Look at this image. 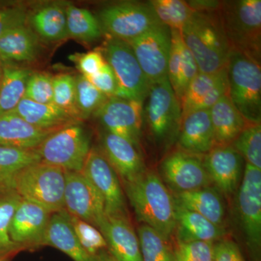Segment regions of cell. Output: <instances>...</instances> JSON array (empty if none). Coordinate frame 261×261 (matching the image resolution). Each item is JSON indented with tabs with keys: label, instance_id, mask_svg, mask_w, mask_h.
<instances>
[{
	"label": "cell",
	"instance_id": "d4e9b609",
	"mask_svg": "<svg viewBox=\"0 0 261 261\" xmlns=\"http://www.w3.org/2000/svg\"><path fill=\"white\" fill-rule=\"evenodd\" d=\"M39 53V37L27 25L13 29L0 37L2 63H31Z\"/></svg>",
	"mask_w": 261,
	"mask_h": 261
},
{
	"label": "cell",
	"instance_id": "bcb514c9",
	"mask_svg": "<svg viewBox=\"0 0 261 261\" xmlns=\"http://www.w3.org/2000/svg\"><path fill=\"white\" fill-rule=\"evenodd\" d=\"M214 261H245L240 247L231 240H219L214 244Z\"/></svg>",
	"mask_w": 261,
	"mask_h": 261
},
{
	"label": "cell",
	"instance_id": "2e32d148",
	"mask_svg": "<svg viewBox=\"0 0 261 261\" xmlns=\"http://www.w3.org/2000/svg\"><path fill=\"white\" fill-rule=\"evenodd\" d=\"M44 207L21 199L10 226V237L19 248L42 246L51 216Z\"/></svg>",
	"mask_w": 261,
	"mask_h": 261
},
{
	"label": "cell",
	"instance_id": "7402d4cb",
	"mask_svg": "<svg viewBox=\"0 0 261 261\" xmlns=\"http://www.w3.org/2000/svg\"><path fill=\"white\" fill-rule=\"evenodd\" d=\"M42 245L55 247L74 261H98L97 256L89 255L81 245L65 209L51 214Z\"/></svg>",
	"mask_w": 261,
	"mask_h": 261
},
{
	"label": "cell",
	"instance_id": "30bf717a",
	"mask_svg": "<svg viewBox=\"0 0 261 261\" xmlns=\"http://www.w3.org/2000/svg\"><path fill=\"white\" fill-rule=\"evenodd\" d=\"M238 211L247 247L257 258L261 247V170L249 164L238 188Z\"/></svg>",
	"mask_w": 261,
	"mask_h": 261
},
{
	"label": "cell",
	"instance_id": "8d00e7d4",
	"mask_svg": "<svg viewBox=\"0 0 261 261\" xmlns=\"http://www.w3.org/2000/svg\"><path fill=\"white\" fill-rule=\"evenodd\" d=\"M53 103L75 121H80L75 108V77L68 73L53 76Z\"/></svg>",
	"mask_w": 261,
	"mask_h": 261
},
{
	"label": "cell",
	"instance_id": "7dc6e473",
	"mask_svg": "<svg viewBox=\"0 0 261 261\" xmlns=\"http://www.w3.org/2000/svg\"><path fill=\"white\" fill-rule=\"evenodd\" d=\"M189 5L197 12L219 11L223 2L214 0H197V1L187 2Z\"/></svg>",
	"mask_w": 261,
	"mask_h": 261
},
{
	"label": "cell",
	"instance_id": "8fae6325",
	"mask_svg": "<svg viewBox=\"0 0 261 261\" xmlns=\"http://www.w3.org/2000/svg\"><path fill=\"white\" fill-rule=\"evenodd\" d=\"M127 42L152 85L168 79L171 29L160 23Z\"/></svg>",
	"mask_w": 261,
	"mask_h": 261
},
{
	"label": "cell",
	"instance_id": "ffe728a7",
	"mask_svg": "<svg viewBox=\"0 0 261 261\" xmlns=\"http://www.w3.org/2000/svg\"><path fill=\"white\" fill-rule=\"evenodd\" d=\"M228 94L226 68L214 73H199L187 87L181 101L182 116L192 111L210 110Z\"/></svg>",
	"mask_w": 261,
	"mask_h": 261
},
{
	"label": "cell",
	"instance_id": "9c48e42d",
	"mask_svg": "<svg viewBox=\"0 0 261 261\" xmlns=\"http://www.w3.org/2000/svg\"><path fill=\"white\" fill-rule=\"evenodd\" d=\"M99 23L108 37L128 42L161 23L151 5L123 2L111 5L99 13Z\"/></svg>",
	"mask_w": 261,
	"mask_h": 261
},
{
	"label": "cell",
	"instance_id": "4fadbf2b",
	"mask_svg": "<svg viewBox=\"0 0 261 261\" xmlns=\"http://www.w3.org/2000/svg\"><path fill=\"white\" fill-rule=\"evenodd\" d=\"M65 210L97 228L106 216L102 196L82 172L65 171Z\"/></svg>",
	"mask_w": 261,
	"mask_h": 261
},
{
	"label": "cell",
	"instance_id": "f1b7e54d",
	"mask_svg": "<svg viewBox=\"0 0 261 261\" xmlns=\"http://www.w3.org/2000/svg\"><path fill=\"white\" fill-rule=\"evenodd\" d=\"M24 121L41 129L58 130L75 121L55 104H42L23 97L13 111Z\"/></svg>",
	"mask_w": 261,
	"mask_h": 261
},
{
	"label": "cell",
	"instance_id": "b9f144b4",
	"mask_svg": "<svg viewBox=\"0 0 261 261\" xmlns=\"http://www.w3.org/2000/svg\"><path fill=\"white\" fill-rule=\"evenodd\" d=\"M24 97L42 104H54L53 76L42 72L32 73L27 82Z\"/></svg>",
	"mask_w": 261,
	"mask_h": 261
},
{
	"label": "cell",
	"instance_id": "3957f363",
	"mask_svg": "<svg viewBox=\"0 0 261 261\" xmlns=\"http://www.w3.org/2000/svg\"><path fill=\"white\" fill-rule=\"evenodd\" d=\"M228 96L245 121L261 122L260 61L231 49L227 66Z\"/></svg>",
	"mask_w": 261,
	"mask_h": 261
},
{
	"label": "cell",
	"instance_id": "ba28073f",
	"mask_svg": "<svg viewBox=\"0 0 261 261\" xmlns=\"http://www.w3.org/2000/svg\"><path fill=\"white\" fill-rule=\"evenodd\" d=\"M143 112L151 135L158 143L177 138L182 121L181 105L168 79L152 84Z\"/></svg>",
	"mask_w": 261,
	"mask_h": 261
},
{
	"label": "cell",
	"instance_id": "1f68e13d",
	"mask_svg": "<svg viewBox=\"0 0 261 261\" xmlns=\"http://www.w3.org/2000/svg\"><path fill=\"white\" fill-rule=\"evenodd\" d=\"M142 261H176L169 241L153 228L141 224L137 230Z\"/></svg>",
	"mask_w": 261,
	"mask_h": 261
},
{
	"label": "cell",
	"instance_id": "d6986e66",
	"mask_svg": "<svg viewBox=\"0 0 261 261\" xmlns=\"http://www.w3.org/2000/svg\"><path fill=\"white\" fill-rule=\"evenodd\" d=\"M101 150L122 183L133 181L147 170L133 144L106 130L102 135Z\"/></svg>",
	"mask_w": 261,
	"mask_h": 261
},
{
	"label": "cell",
	"instance_id": "836d02e7",
	"mask_svg": "<svg viewBox=\"0 0 261 261\" xmlns=\"http://www.w3.org/2000/svg\"><path fill=\"white\" fill-rule=\"evenodd\" d=\"M75 108L80 120L88 119L94 116L109 98L83 75L75 77Z\"/></svg>",
	"mask_w": 261,
	"mask_h": 261
},
{
	"label": "cell",
	"instance_id": "603a6c76",
	"mask_svg": "<svg viewBox=\"0 0 261 261\" xmlns=\"http://www.w3.org/2000/svg\"><path fill=\"white\" fill-rule=\"evenodd\" d=\"M56 130L32 126L13 111L0 115V146L35 149Z\"/></svg>",
	"mask_w": 261,
	"mask_h": 261
},
{
	"label": "cell",
	"instance_id": "9a60e30c",
	"mask_svg": "<svg viewBox=\"0 0 261 261\" xmlns=\"http://www.w3.org/2000/svg\"><path fill=\"white\" fill-rule=\"evenodd\" d=\"M94 116L108 132L126 139L136 147L140 145L143 124V103L109 97Z\"/></svg>",
	"mask_w": 261,
	"mask_h": 261
},
{
	"label": "cell",
	"instance_id": "6da1fadb",
	"mask_svg": "<svg viewBox=\"0 0 261 261\" xmlns=\"http://www.w3.org/2000/svg\"><path fill=\"white\" fill-rule=\"evenodd\" d=\"M123 187L137 220L170 241L176 229L174 199L159 175L147 169Z\"/></svg>",
	"mask_w": 261,
	"mask_h": 261
},
{
	"label": "cell",
	"instance_id": "4316f807",
	"mask_svg": "<svg viewBox=\"0 0 261 261\" xmlns=\"http://www.w3.org/2000/svg\"><path fill=\"white\" fill-rule=\"evenodd\" d=\"M28 20L31 29L44 41L59 42L68 37L64 4L54 3L42 5L28 15Z\"/></svg>",
	"mask_w": 261,
	"mask_h": 261
},
{
	"label": "cell",
	"instance_id": "816d5d0a",
	"mask_svg": "<svg viewBox=\"0 0 261 261\" xmlns=\"http://www.w3.org/2000/svg\"><path fill=\"white\" fill-rule=\"evenodd\" d=\"M1 261H5V260H1Z\"/></svg>",
	"mask_w": 261,
	"mask_h": 261
},
{
	"label": "cell",
	"instance_id": "d6a6232c",
	"mask_svg": "<svg viewBox=\"0 0 261 261\" xmlns=\"http://www.w3.org/2000/svg\"><path fill=\"white\" fill-rule=\"evenodd\" d=\"M149 4L161 23L180 32L195 13L188 3L182 0H152Z\"/></svg>",
	"mask_w": 261,
	"mask_h": 261
},
{
	"label": "cell",
	"instance_id": "7c38bea8",
	"mask_svg": "<svg viewBox=\"0 0 261 261\" xmlns=\"http://www.w3.org/2000/svg\"><path fill=\"white\" fill-rule=\"evenodd\" d=\"M82 173L102 196L106 216L129 217L119 177L101 149L91 148Z\"/></svg>",
	"mask_w": 261,
	"mask_h": 261
},
{
	"label": "cell",
	"instance_id": "d590c367",
	"mask_svg": "<svg viewBox=\"0 0 261 261\" xmlns=\"http://www.w3.org/2000/svg\"><path fill=\"white\" fill-rule=\"evenodd\" d=\"M231 145L247 164L261 170L260 123L247 124Z\"/></svg>",
	"mask_w": 261,
	"mask_h": 261
},
{
	"label": "cell",
	"instance_id": "8992f818",
	"mask_svg": "<svg viewBox=\"0 0 261 261\" xmlns=\"http://www.w3.org/2000/svg\"><path fill=\"white\" fill-rule=\"evenodd\" d=\"M91 148L88 132L76 122L51 133L35 149L43 163L82 172Z\"/></svg>",
	"mask_w": 261,
	"mask_h": 261
},
{
	"label": "cell",
	"instance_id": "ee69618b",
	"mask_svg": "<svg viewBox=\"0 0 261 261\" xmlns=\"http://www.w3.org/2000/svg\"><path fill=\"white\" fill-rule=\"evenodd\" d=\"M87 80L108 97H119V87L116 75L107 63L97 74Z\"/></svg>",
	"mask_w": 261,
	"mask_h": 261
},
{
	"label": "cell",
	"instance_id": "f35d334b",
	"mask_svg": "<svg viewBox=\"0 0 261 261\" xmlns=\"http://www.w3.org/2000/svg\"><path fill=\"white\" fill-rule=\"evenodd\" d=\"M40 161V157L36 149L0 146V173L15 172Z\"/></svg>",
	"mask_w": 261,
	"mask_h": 261
},
{
	"label": "cell",
	"instance_id": "ab89813d",
	"mask_svg": "<svg viewBox=\"0 0 261 261\" xmlns=\"http://www.w3.org/2000/svg\"><path fill=\"white\" fill-rule=\"evenodd\" d=\"M171 46L168 65V80L181 105L184 97L181 84V58L180 49L182 37L181 32L178 31L171 30Z\"/></svg>",
	"mask_w": 261,
	"mask_h": 261
},
{
	"label": "cell",
	"instance_id": "7bdbcfd3",
	"mask_svg": "<svg viewBox=\"0 0 261 261\" xmlns=\"http://www.w3.org/2000/svg\"><path fill=\"white\" fill-rule=\"evenodd\" d=\"M28 12L20 5H0V37L13 29L27 25Z\"/></svg>",
	"mask_w": 261,
	"mask_h": 261
},
{
	"label": "cell",
	"instance_id": "5b68a950",
	"mask_svg": "<svg viewBox=\"0 0 261 261\" xmlns=\"http://www.w3.org/2000/svg\"><path fill=\"white\" fill-rule=\"evenodd\" d=\"M219 15L231 49L260 61V0L223 2Z\"/></svg>",
	"mask_w": 261,
	"mask_h": 261
},
{
	"label": "cell",
	"instance_id": "484cf974",
	"mask_svg": "<svg viewBox=\"0 0 261 261\" xmlns=\"http://www.w3.org/2000/svg\"><path fill=\"white\" fill-rule=\"evenodd\" d=\"M216 146L231 145L249 124L225 94L209 110Z\"/></svg>",
	"mask_w": 261,
	"mask_h": 261
},
{
	"label": "cell",
	"instance_id": "cb8c5ba5",
	"mask_svg": "<svg viewBox=\"0 0 261 261\" xmlns=\"http://www.w3.org/2000/svg\"><path fill=\"white\" fill-rule=\"evenodd\" d=\"M174 203L176 241L216 243L224 238L225 229L223 226L214 224L195 211L183 207L175 200Z\"/></svg>",
	"mask_w": 261,
	"mask_h": 261
},
{
	"label": "cell",
	"instance_id": "277c9868",
	"mask_svg": "<svg viewBox=\"0 0 261 261\" xmlns=\"http://www.w3.org/2000/svg\"><path fill=\"white\" fill-rule=\"evenodd\" d=\"M65 184V171L40 161L16 171L11 190L54 214L64 209Z\"/></svg>",
	"mask_w": 261,
	"mask_h": 261
},
{
	"label": "cell",
	"instance_id": "f546056e",
	"mask_svg": "<svg viewBox=\"0 0 261 261\" xmlns=\"http://www.w3.org/2000/svg\"><path fill=\"white\" fill-rule=\"evenodd\" d=\"M2 65L0 115L14 111L25 96L27 82L33 73L28 68H20L11 63H2Z\"/></svg>",
	"mask_w": 261,
	"mask_h": 261
},
{
	"label": "cell",
	"instance_id": "52a82bcc",
	"mask_svg": "<svg viewBox=\"0 0 261 261\" xmlns=\"http://www.w3.org/2000/svg\"><path fill=\"white\" fill-rule=\"evenodd\" d=\"M104 58L116 75L119 97L143 103L148 96L150 82L137 61L128 42L108 37L105 43Z\"/></svg>",
	"mask_w": 261,
	"mask_h": 261
},
{
	"label": "cell",
	"instance_id": "e0dca14e",
	"mask_svg": "<svg viewBox=\"0 0 261 261\" xmlns=\"http://www.w3.org/2000/svg\"><path fill=\"white\" fill-rule=\"evenodd\" d=\"M203 163L212 184L222 195L229 197L238 190L243 159L232 146H215L205 154Z\"/></svg>",
	"mask_w": 261,
	"mask_h": 261
},
{
	"label": "cell",
	"instance_id": "f907efd6",
	"mask_svg": "<svg viewBox=\"0 0 261 261\" xmlns=\"http://www.w3.org/2000/svg\"><path fill=\"white\" fill-rule=\"evenodd\" d=\"M6 5V4H5V3H2V2H0V5Z\"/></svg>",
	"mask_w": 261,
	"mask_h": 261
},
{
	"label": "cell",
	"instance_id": "7a4b0ae2",
	"mask_svg": "<svg viewBox=\"0 0 261 261\" xmlns=\"http://www.w3.org/2000/svg\"><path fill=\"white\" fill-rule=\"evenodd\" d=\"M181 34L200 73H214L226 68L231 49L219 10L195 11Z\"/></svg>",
	"mask_w": 261,
	"mask_h": 261
},
{
	"label": "cell",
	"instance_id": "60d3db41",
	"mask_svg": "<svg viewBox=\"0 0 261 261\" xmlns=\"http://www.w3.org/2000/svg\"><path fill=\"white\" fill-rule=\"evenodd\" d=\"M214 244L203 241H176L173 248L176 261H214Z\"/></svg>",
	"mask_w": 261,
	"mask_h": 261
},
{
	"label": "cell",
	"instance_id": "74e56055",
	"mask_svg": "<svg viewBox=\"0 0 261 261\" xmlns=\"http://www.w3.org/2000/svg\"><path fill=\"white\" fill-rule=\"evenodd\" d=\"M68 216L79 241L89 255L97 257L99 252L107 248L106 239L98 228L71 215Z\"/></svg>",
	"mask_w": 261,
	"mask_h": 261
},
{
	"label": "cell",
	"instance_id": "83f0119b",
	"mask_svg": "<svg viewBox=\"0 0 261 261\" xmlns=\"http://www.w3.org/2000/svg\"><path fill=\"white\" fill-rule=\"evenodd\" d=\"M176 202L189 210L195 211L218 226H222L225 205L222 194L211 186L194 191L173 194Z\"/></svg>",
	"mask_w": 261,
	"mask_h": 261
},
{
	"label": "cell",
	"instance_id": "f6af8a7d",
	"mask_svg": "<svg viewBox=\"0 0 261 261\" xmlns=\"http://www.w3.org/2000/svg\"><path fill=\"white\" fill-rule=\"evenodd\" d=\"M74 61H76L77 68L82 75L87 79L97 74L106 63L102 53L97 50L78 55Z\"/></svg>",
	"mask_w": 261,
	"mask_h": 261
},
{
	"label": "cell",
	"instance_id": "5bb4252c",
	"mask_svg": "<svg viewBox=\"0 0 261 261\" xmlns=\"http://www.w3.org/2000/svg\"><path fill=\"white\" fill-rule=\"evenodd\" d=\"M161 174L173 194L194 191L212 184L203 161L185 151L168 154L161 163Z\"/></svg>",
	"mask_w": 261,
	"mask_h": 261
},
{
	"label": "cell",
	"instance_id": "4dcf8cb0",
	"mask_svg": "<svg viewBox=\"0 0 261 261\" xmlns=\"http://www.w3.org/2000/svg\"><path fill=\"white\" fill-rule=\"evenodd\" d=\"M66 19L68 37L82 42H92L102 35L99 20L88 10L66 5Z\"/></svg>",
	"mask_w": 261,
	"mask_h": 261
},
{
	"label": "cell",
	"instance_id": "c3c4849f",
	"mask_svg": "<svg viewBox=\"0 0 261 261\" xmlns=\"http://www.w3.org/2000/svg\"><path fill=\"white\" fill-rule=\"evenodd\" d=\"M98 261H118L108 250H102L97 255Z\"/></svg>",
	"mask_w": 261,
	"mask_h": 261
},
{
	"label": "cell",
	"instance_id": "ac0fdd59",
	"mask_svg": "<svg viewBox=\"0 0 261 261\" xmlns=\"http://www.w3.org/2000/svg\"><path fill=\"white\" fill-rule=\"evenodd\" d=\"M108 251L118 261H142L140 241L126 216H105L98 226Z\"/></svg>",
	"mask_w": 261,
	"mask_h": 261
},
{
	"label": "cell",
	"instance_id": "44dd1931",
	"mask_svg": "<svg viewBox=\"0 0 261 261\" xmlns=\"http://www.w3.org/2000/svg\"><path fill=\"white\" fill-rule=\"evenodd\" d=\"M178 143L185 152L199 155L214 148V129L209 110L192 111L182 116Z\"/></svg>",
	"mask_w": 261,
	"mask_h": 261
},
{
	"label": "cell",
	"instance_id": "e575fe53",
	"mask_svg": "<svg viewBox=\"0 0 261 261\" xmlns=\"http://www.w3.org/2000/svg\"><path fill=\"white\" fill-rule=\"evenodd\" d=\"M21 199L15 192L0 194V261L6 260L20 250L10 239L9 231L12 218Z\"/></svg>",
	"mask_w": 261,
	"mask_h": 261
},
{
	"label": "cell",
	"instance_id": "681fc988",
	"mask_svg": "<svg viewBox=\"0 0 261 261\" xmlns=\"http://www.w3.org/2000/svg\"><path fill=\"white\" fill-rule=\"evenodd\" d=\"M2 75H3V65H2L1 61H0V82H1Z\"/></svg>",
	"mask_w": 261,
	"mask_h": 261
}]
</instances>
